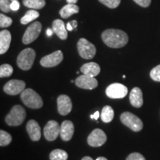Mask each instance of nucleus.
<instances>
[{
	"mask_svg": "<svg viewBox=\"0 0 160 160\" xmlns=\"http://www.w3.org/2000/svg\"><path fill=\"white\" fill-rule=\"evenodd\" d=\"M20 98L24 105L32 109L41 108L43 105V101L41 97L33 89H25L21 93Z\"/></svg>",
	"mask_w": 160,
	"mask_h": 160,
	"instance_id": "nucleus-2",
	"label": "nucleus"
},
{
	"mask_svg": "<svg viewBox=\"0 0 160 160\" xmlns=\"http://www.w3.org/2000/svg\"><path fill=\"white\" fill-rule=\"evenodd\" d=\"M120 119L124 125L134 132H139L143 128L142 120L131 112H124L120 116Z\"/></svg>",
	"mask_w": 160,
	"mask_h": 160,
	"instance_id": "nucleus-5",
	"label": "nucleus"
},
{
	"mask_svg": "<svg viewBox=\"0 0 160 160\" xmlns=\"http://www.w3.org/2000/svg\"><path fill=\"white\" fill-rule=\"evenodd\" d=\"M26 130L30 138L33 141H39L41 138V128L37 121L33 119L29 120L26 125Z\"/></svg>",
	"mask_w": 160,
	"mask_h": 160,
	"instance_id": "nucleus-16",
	"label": "nucleus"
},
{
	"mask_svg": "<svg viewBox=\"0 0 160 160\" xmlns=\"http://www.w3.org/2000/svg\"><path fill=\"white\" fill-rule=\"evenodd\" d=\"M70 24H71L73 29L77 28L78 22L77 21H76V20H73V21H71V22H70Z\"/></svg>",
	"mask_w": 160,
	"mask_h": 160,
	"instance_id": "nucleus-36",
	"label": "nucleus"
},
{
	"mask_svg": "<svg viewBox=\"0 0 160 160\" xmlns=\"http://www.w3.org/2000/svg\"><path fill=\"white\" fill-rule=\"evenodd\" d=\"M104 43L112 48H120L127 45L128 36L123 31L118 29H108L102 34Z\"/></svg>",
	"mask_w": 160,
	"mask_h": 160,
	"instance_id": "nucleus-1",
	"label": "nucleus"
},
{
	"mask_svg": "<svg viewBox=\"0 0 160 160\" xmlns=\"http://www.w3.org/2000/svg\"><path fill=\"white\" fill-rule=\"evenodd\" d=\"M99 2L103 4L104 5L107 6L109 8H117L119 5L121 0H99Z\"/></svg>",
	"mask_w": 160,
	"mask_h": 160,
	"instance_id": "nucleus-28",
	"label": "nucleus"
},
{
	"mask_svg": "<svg viewBox=\"0 0 160 160\" xmlns=\"http://www.w3.org/2000/svg\"><path fill=\"white\" fill-rule=\"evenodd\" d=\"M114 117V111L111 106L106 105L102 108L101 113V119L104 122L109 123Z\"/></svg>",
	"mask_w": 160,
	"mask_h": 160,
	"instance_id": "nucleus-22",
	"label": "nucleus"
},
{
	"mask_svg": "<svg viewBox=\"0 0 160 160\" xmlns=\"http://www.w3.org/2000/svg\"><path fill=\"white\" fill-rule=\"evenodd\" d=\"M42 31V24L39 22H35L26 29L22 37V42L28 45L37 39Z\"/></svg>",
	"mask_w": 160,
	"mask_h": 160,
	"instance_id": "nucleus-7",
	"label": "nucleus"
},
{
	"mask_svg": "<svg viewBox=\"0 0 160 160\" xmlns=\"http://www.w3.org/2000/svg\"><path fill=\"white\" fill-rule=\"evenodd\" d=\"M11 2H13V1H18V0H11Z\"/></svg>",
	"mask_w": 160,
	"mask_h": 160,
	"instance_id": "nucleus-42",
	"label": "nucleus"
},
{
	"mask_svg": "<svg viewBox=\"0 0 160 160\" xmlns=\"http://www.w3.org/2000/svg\"><path fill=\"white\" fill-rule=\"evenodd\" d=\"M13 72V68L11 65L4 64L0 66V77H9Z\"/></svg>",
	"mask_w": 160,
	"mask_h": 160,
	"instance_id": "nucleus-26",
	"label": "nucleus"
},
{
	"mask_svg": "<svg viewBox=\"0 0 160 160\" xmlns=\"http://www.w3.org/2000/svg\"><path fill=\"white\" fill-rule=\"evenodd\" d=\"M57 108L59 114L65 116L71 113L72 102L68 96L60 95L57 99Z\"/></svg>",
	"mask_w": 160,
	"mask_h": 160,
	"instance_id": "nucleus-14",
	"label": "nucleus"
},
{
	"mask_svg": "<svg viewBox=\"0 0 160 160\" xmlns=\"http://www.w3.org/2000/svg\"><path fill=\"white\" fill-rule=\"evenodd\" d=\"M11 0H0V9L2 12L9 13L11 9Z\"/></svg>",
	"mask_w": 160,
	"mask_h": 160,
	"instance_id": "nucleus-31",
	"label": "nucleus"
},
{
	"mask_svg": "<svg viewBox=\"0 0 160 160\" xmlns=\"http://www.w3.org/2000/svg\"><path fill=\"white\" fill-rule=\"evenodd\" d=\"M60 134V125L54 120H50L44 128V136L48 141H54Z\"/></svg>",
	"mask_w": 160,
	"mask_h": 160,
	"instance_id": "nucleus-12",
	"label": "nucleus"
},
{
	"mask_svg": "<svg viewBox=\"0 0 160 160\" xmlns=\"http://www.w3.org/2000/svg\"><path fill=\"white\" fill-rule=\"evenodd\" d=\"M76 85L80 88L86 90H93L98 86V82L94 77L87 75H80L75 81Z\"/></svg>",
	"mask_w": 160,
	"mask_h": 160,
	"instance_id": "nucleus-13",
	"label": "nucleus"
},
{
	"mask_svg": "<svg viewBox=\"0 0 160 160\" xmlns=\"http://www.w3.org/2000/svg\"><path fill=\"white\" fill-rule=\"evenodd\" d=\"M137 5L143 8H148L151 5V0H133Z\"/></svg>",
	"mask_w": 160,
	"mask_h": 160,
	"instance_id": "nucleus-33",
	"label": "nucleus"
},
{
	"mask_svg": "<svg viewBox=\"0 0 160 160\" xmlns=\"http://www.w3.org/2000/svg\"><path fill=\"white\" fill-rule=\"evenodd\" d=\"M39 17V13L35 10L32 9L29 10L26 12V13L24 17H22V19H20V22L22 25H27L31 22L33 21L36 19H37Z\"/></svg>",
	"mask_w": 160,
	"mask_h": 160,
	"instance_id": "nucleus-24",
	"label": "nucleus"
},
{
	"mask_svg": "<svg viewBox=\"0 0 160 160\" xmlns=\"http://www.w3.org/2000/svg\"><path fill=\"white\" fill-rule=\"evenodd\" d=\"M13 20L7 16L4 15L3 13L0 14V27L1 28H8L11 25Z\"/></svg>",
	"mask_w": 160,
	"mask_h": 160,
	"instance_id": "nucleus-29",
	"label": "nucleus"
},
{
	"mask_svg": "<svg viewBox=\"0 0 160 160\" xmlns=\"http://www.w3.org/2000/svg\"><path fill=\"white\" fill-rule=\"evenodd\" d=\"M25 88V82L22 80L12 79L10 80L4 86L3 90L7 94L16 96L19 94Z\"/></svg>",
	"mask_w": 160,
	"mask_h": 160,
	"instance_id": "nucleus-10",
	"label": "nucleus"
},
{
	"mask_svg": "<svg viewBox=\"0 0 160 160\" xmlns=\"http://www.w3.org/2000/svg\"><path fill=\"white\" fill-rule=\"evenodd\" d=\"M80 71L83 73V74L89 76L91 77H95L99 74L100 67L96 62H88L84 64L80 68Z\"/></svg>",
	"mask_w": 160,
	"mask_h": 160,
	"instance_id": "nucleus-20",
	"label": "nucleus"
},
{
	"mask_svg": "<svg viewBox=\"0 0 160 160\" xmlns=\"http://www.w3.org/2000/svg\"><path fill=\"white\" fill-rule=\"evenodd\" d=\"M130 102L133 107L139 108L143 105V94L139 88L136 87L130 93Z\"/></svg>",
	"mask_w": 160,
	"mask_h": 160,
	"instance_id": "nucleus-17",
	"label": "nucleus"
},
{
	"mask_svg": "<svg viewBox=\"0 0 160 160\" xmlns=\"http://www.w3.org/2000/svg\"><path fill=\"white\" fill-rule=\"evenodd\" d=\"M66 1L69 4H76L78 2V0H66Z\"/></svg>",
	"mask_w": 160,
	"mask_h": 160,
	"instance_id": "nucleus-39",
	"label": "nucleus"
},
{
	"mask_svg": "<svg viewBox=\"0 0 160 160\" xmlns=\"http://www.w3.org/2000/svg\"><path fill=\"white\" fill-rule=\"evenodd\" d=\"M12 137L10 133L3 130L0 131V145L2 147L8 145L11 142Z\"/></svg>",
	"mask_w": 160,
	"mask_h": 160,
	"instance_id": "nucleus-27",
	"label": "nucleus"
},
{
	"mask_svg": "<svg viewBox=\"0 0 160 160\" xmlns=\"http://www.w3.org/2000/svg\"><path fill=\"white\" fill-rule=\"evenodd\" d=\"M53 29H51V28H48L47 31H46V34H47L48 37H51L52 34H53Z\"/></svg>",
	"mask_w": 160,
	"mask_h": 160,
	"instance_id": "nucleus-37",
	"label": "nucleus"
},
{
	"mask_svg": "<svg viewBox=\"0 0 160 160\" xmlns=\"http://www.w3.org/2000/svg\"><path fill=\"white\" fill-rule=\"evenodd\" d=\"M99 116H101V115H100L99 112V111H96L95 113H93V114H92V115L91 116V119H93L97 120L98 118L99 117Z\"/></svg>",
	"mask_w": 160,
	"mask_h": 160,
	"instance_id": "nucleus-35",
	"label": "nucleus"
},
{
	"mask_svg": "<svg viewBox=\"0 0 160 160\" xmlns=\"http://www.w3.org/2000/svg\"><path fill=\"white\" fill-rule=\"evenodd\" d=\"M68 154L65 151L62 149H55L50 153L51 160H67Z\"/></svg>",
	"mask_w": 160,
	"mask_h": 160,
	"instance_id": "nucleus-25",
	"label": "nucleus"
},
{
	"mask_svg": "<svg viewBox=\"0 0 160 160\" xmlns=\"http://www.w3.org/2000/svg\"><path fill=\"white\" fill-rule=\"evenodd\" d=\"M11 11H17L19 9V2L18 1H13L11 3Z\"/></svg>",
	"mask_w": 160,
	"mask_h": 160,
	"instance_id": "nucleus-34",
	"label": "nucleus"
},
{
	"mask_svg": "<svg viewBox=\"0 0 160 160\" xmlns=\"http://www.w3.org/2000/svg\"><path fill=\"white\" fill-rule=\"evenodd\" d=\"M11 42V34L7 30L0 32V54H4L9 49Z\"/></svg>",
	"mask_w": 160,
	"mask_h": 160,
	"instance_id": "nucleus-19",
	"label": "nucleus"
},
{
	"mask_svg": "<svg viewBox=\"0 0 160 160\" xmlns=\"http://www.w3.org/2000/svg\"><path fill=\"white\" fill-rule=\"evenodd\" d=\"M23 5L31 9L39 10L45 5V0H22Z\"/></svg>",
	"mask_w": 160,
	"mask_h": 160,
	"instance_id": "nucleus-23",
	"label": "nucleus"
},
{
	"mask_svg": "<svg viewBox=\"0 0 160 160\" xmlns=\"http://www.w3.org/2000/svg\"><path fill=\"white\" fill-rule=\"evenodd\" d=\"M52 29L60 39L65 40L68 38L67 28L62 20L55 19L52 24Z\"/></svg>",
	"mask_w": 160,
	"mask_h": 160,
	"instance_id": "nucleus-18",
	"label": "nucleus"
},
{
	"mask_svg": "<svg viewBox=\"0 0 160 160\" xmlns=\"http://www.w3.org/2000/svg\"><path fill=\"white\" fill-rule=\"evenodd\" d=\"M74 133V125L69 120L64 121L60 125V137L65 142L70 141Z\"/></svg>",
	"mask_w": 160,
	"mask_h": 160,
	"instance_id": "nucleus-15",
	"label": "nucleus"
},
{
	"mask_svg": "<svg viewBox=\"0 0 160 160\" xmlns=\"http://www.w3.org/2000/svg\"><path fill=\"white\" fill-rule=\"evenodd\" d=\"M26 117L25 110L21 105H17L12 108L10 113L6 116L5 122L10 126H19Z\"/></svg>",
	"mask_w": 160,
	"mask_h": 160,
	"instance_id": "nucleus-4",
	"label": "nucleus"
},
{
	"mask_svg": "<svg viewBox=\"0 0 160 160\" xmlns=\"http://www.w3.org/2000/svg\"><path fill=\"white\" fill-rule=\"evenodd\" d=\"M66 28H67V30H68V31H73V27H72L71 24H70V22H68L67 25H66Z\"/></svg>",
	"mask_w": 160,
	"mask_h": 160,
	"instance_id": "nucleus-38",
	"label": "nucleus"
},
{
	"mask_svg": "<svg viewBox=\"0 0 160 160\" xmlns=\"http://www.w3.org/2000/svg\"><path fill=\"white\" fill-rule=\"evenodd\" d=\"M77 49L80 57L85 59H91L96 55L97 49L94 45L90 42L85 38H82L78 41Z\"/></svg>",
	"mask_w": 160,
	"mask_h": 160,
	"instance_id": "nucleus-6",
	"label": "nucleus"
},
{
	"mask_svg": "<svg viewBox=\"0 0 160 160\" xmlns=\"http://www.w3.org/2000/svg\"><path fill=\"white\" fill-rule=\"evenodd\" d=\"M105 93L111 99H122L128 94V88L122 84L113 83L106 88Z\"/></svg>",
	"mask_w": 160,
	"mask_h": 160,
	"instance_id": "nucleus-8",
	"label": "nucleus"
},
{
	"mask_svg": "<svg viewBox=\"0 0 160 160\" xmlns=\"http://www.w3.org/2000/svg\"><path fill=\"white\" fill-rule=\"evenodd\" d=\"M36 58V52L32 48H26L21 51L18 56L17 63L18 67L23 71H28L31 68Z\"/></svg>",
	"mask_w": 160,
	"mask_h": 160,
	"instance_id": "nucleus-3",
	"label": "nucleus"
},
{
	"mask_svg": "<svg viewBox=\"0 0 160 160\" xmlns=\"http://www.w3.org/2000/svg\"><path fill=\"white\" fill-rule=\"evenodd\" d=\"M126 160H146L145 158L143 157L141 153H132L131 154L128 156Z\"/></svg>",
	"mask_w": 160,
	"mask_h": 160,
	"instance_id": "nucleus-32",
	"label": "nucleus"
},
{
	"mask_svg": "<svg viewBox=\"0 0 160 160\" xmlns=\"http://www.w3.org/2000/svg\"><path fill=\"white\" fill-rule=\"evenodd\" d=\"M82 160H93V159L90 157H83L82 159Z\"/></svg>",
	"mask_w": 160,
	"mask_h": 160,
	"instance_id": "nucleus-40",
	"label": "nucleus"
},
{
	"mask_svg": "<svg viewBox=\"0 0 160 160\" xmlns=\"http://www.w3.org/2000/svg\"><path fill=\"white\" fill-rule=\"evenodd\" d=\"M79 11V7L76 4H69L64 6V7L60 10L59 14L63 19H67L71 17V16L78 13Z\"/></svg>",
	"mask_w": 160,
	"mask_h": 160,
	"instance_id": "nucleus-21",
	"label": "nucleus"
},
{
	"mask_svg": "<svg viewBox=\"0 0 160 160\" xmlns=\"http://www.w3.org/2000/svg\"><path fill=\"white\" fill-rule=\"evenodd\" d=\"M63 60V53L61 51H57L51 54L45 56L40 60V64L45 68H53L59 65Z\"/></svg>",
	"mask_w": 160,
	"mask_h": 160,
	"instance_id": "nucleus-9",
	"label": "nucleus"
},
{
	"mask_svg": "<svg viewBox=\"0 0 160 160\" xmlns=\"http://www.w3.org/2000/svg\"><path fill=\"white\" fill-rule=\"evenodd\" d=\"M96 160H108L107 159H106L105 157H98L97 159Z\"/></svg>",
	"mask_w": 160,
	"mask_h": 160,
	"instance_id": "nucleus-41",
	"label": "nucleus"
},
{
	"mask_svg": "<svg viewBox=\"0 0 160 160\" xmlns=\"http://www.w3.org/2000/svg\"><path fill=\"white\" fill-rule=\"evenodd\" d=\"M150 76L153 81L160 82V65L156 66L151 70Z\"/></svg>",
	"mask_w": 160,
	"mask_h": 160,
	"instance_id": "nucleus-30",
	"label": "nucleus"
},
{
	"mask_svg": "<svg viewBox=\"0 0 160 160\" xmlns=\"http://www.w3.org/2000/svg\"><path fill=\"white\" fill-rule=\"evenodd\" d=\"M107 141V136L102 130L97 128L93 130L88 137V143L91 147H100Z\"/></svg>",
	"mask_w": 160,
	"mask_h": 160,
	"instance_id": "nucleus-11",
	"label": "nucleus"
}]
</instances>
